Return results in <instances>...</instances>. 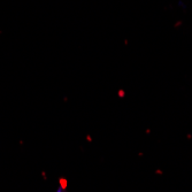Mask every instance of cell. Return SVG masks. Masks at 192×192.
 <instances>
[]
</instances>
